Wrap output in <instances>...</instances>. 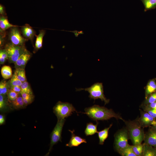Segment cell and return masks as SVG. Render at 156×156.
Returning <instances> with one entry per match:
<instances>
[{"instance_id": "cell-1", "label": "cell", "mask_w": 156, "mask_h": 156, "mask_svg": "<svg viewBox=\"0 0 156 156\" xmlns=\"http://www.w3.org/2000/svg\"><path fill=\"white\" fill-rule=\"evenodd\" d=\"M86 114L91 119L97 121V120H107L114 118L116 119H120L124 121L118 114L115 113L112 109H108L104 107L94 105L84 109Z\"/></svg>"}, {"instance_id": "cell-2", "label": "cell", "mask_w": 156, "mask_h": 156, "mask_svg": "<svg viewBox=\"0 0 156 156\" xmlns=\"http://www.w3.org/2000/svg\"><path fill=\"white\" fill-rule=\"evenodd\" d=\"M124 121L127 126L129 135L133 144H141L144 140L145 134L138 121Z\"/></svg>"}, {"instance_id": "cell-3", "label": "cell", "mask_w": 156, "mask_h": 156, "mask_svg": "<svg viewBox=\"0 0 156 156\" xmlns=\"http://www.w3.org/2000/svg\"><path fill=\"white\" fill-rule=\"evenodd\" d=\"M53 111L57 120L64 119L70 116L76 110L72 104L68 102H57L53 108Z\"/></svg>"}, {"instance_id": "cell-4", "label": "cell", "mask_w": 156, "mask_h": 156, "mask_svg": "<svg viewBox=\"0 0 156 156\" xmlns=\"http://www.w3.org/2000/svg\"><path fill=\"white\" fill-rule=\"evenodd\" d=\"M77 91L84 90L88 91L89 93V97L91 99L95 101L96 99H99L101 101L104 102L105 104L108 103L109 100L107 99L104 94L103 88V84L101 83H96L90 87L85 88H76Z\"/></svg>"}, {"instance_id": "cell-5", "label": "cell", "mask_w": 156, "mask_h": 156, "mask_svg": "<svg viewBox=\"0 0 156 156\" xmlns=\"http://www.w3.org/2000/svg\"><path fill=\"white\" fill-rule=\"evenodd\" d=\"M5 49L8 55L9 62L13 63L27 51L23 46L16 45L12 43L6 44Z\"/></svg>"}, {"instance_id": "cell-6", "label": "cell", "mask_w": 156, "mask_h": 156, "mask_svg": "<svg viewBox=\"0 0 156 156\" xmlns=\"http://www.w3.org/2000/svg\"><path fill=\"white\" fill-rule=\"evenodd\" d=\"M129 134L127 130H122L115 134L114 146L117 151L120 153L129 145L128 144Z\"/></svg>"}, {"instance_id": "cell-7", "label": "cell", "mask_w": 156, "mask_h": 156, "mask_svg": "<svg viewBox=\"0 0 156 156\" xmlns=\"http://www.w3.org/2000/svg\"><path fill=\"white\" fill-rule=\"evenodd\" d=\"M65 119L57 120V124L51 135V141L48 154L51 151L53 146L58 142H61V134Z\"/></svg>"}, {"instance_id": "cell-8", "label": "cell", "mask_w": 156, "mask_h": 156, "mask_svg": "<svg viewBox=\"0 0 156 156\" xmlns=\"http://www.w3.org/2000/svg\"><path fill=\"white\" fill-rule=\"evenodd\" d=\"M16 27L12 28L9 33V39L12 44L17 46H23L26 40L22 36Z\"/></svg>"}, {"instance_id": "cell-9", "label": "cell", "mask_w": 156, "mask_h": 156, "mask_svg": "<svg viewBox=\"0 0 156 156\" xmlns=\"http://www.w3.org/2000/svg\"><path fill=\"white\" fill-rule=\"evenodd\" d=\"M140 117L138 120L142 127H147L153 125L155 119L152 117L148 113L140 110Z\"/></svg>"}, {"instance_id": "cell-10", "label": "cell", "mask_w": 156, "mask_h": 156, "mask_svg": "<svg viewBox=\"0 0 156 156\" xmlns=\"http://www.w3.org/2000/svg\"><path fill=\"white\" fill-rule=\"evenodd\" d=\"M144 143L156 148V130L151 127L145 134Z\"/></svg>"}, {"instance_id": "cell-11", "label": "cell", "mask_w": 156, "mask_h": 156, "mask_svg": "<svg viewBox=\"0 0 156 156\" xmlns=\"http://www.w3.org/2000/svg\"><path fill=\"white\" fill-rule=\"evenodd\" d=\"M31 55L27 51L22 54L14 63L16 69H25L26 65L30 59Z\"/></svg>"}, {"instance_id": "cell-12", "label": "cell", "mask_w": 156, "mask_h": 156, "mask_svg": "<svg viewBox=\"0 0 156 156\" xmlns=\"http://www.w3.org/2000/svg\"><path fill=\"white\" fill-rule=\"evenodd\" d=\"M71 134V137L69 142L66 144V146L70 147L78 146L82 143H86V140L74 133V130H69Z\"/></svg>"}, {"instance_id": "cell-13", "label": "cell", "mask_w": 156, "mask_h": 156, "mask_svg": "<svg viewBox=\"0 0 156 156\" xmlns=\"http://www.w3.org/2000/svg\"><path fill=\"white\" fill-rule=\"evenodd\" d=\"M156 79H152L147 83L145 89V99L151 94L156 92Z\"/></svg>"}, {"instance_id": "cell-14", "label": "cell", "mask_w": 156, "mask_h": 156, "mask_svg": "<svg viewBox=\"0 0 156 156\" xmlns=\"http://www.w3.org/2000/svg\"><path fill=\"white\" fill-rule=\"evenodd\" d=\"M98 124L97 121L96 124H94L91 122L87 123L84 131L86 136L92 135L97 133V126Z\"/></svg>"}, {"instance_id": "cell-15", "label": "cell", "mask_w": 156, "mask_h": 156, "mask_svg": "<svg viewBox=\"0 0 156 156\" xmlns=\"http://www.w3.org/2000/svg\"><path fill=\"white\" fill-rule=\"evenodd\" d=\"M112 125V124L108 127L106 128L103 130L97 132L99 139V144L100 145L103 144L105 141L108 137L109 130Z\"/></svg>"}, {"instance_id": "cell-16", "label": "cell", "mask_w": 156, "mask_h": 156, "mask_svg": "<svg viewBox=\"0 0 156 156\" xmlns=\"http://www.w3.org/2000/svg\"><path fill=\"white\" fill-rule=\"evenodd\" d=\"M21 31L24 36L28 39L32 40L35 34V33L32 28L29 26L26 25L22 27Z\"/></svg>"}, {"instance_id": "cell-17", "label": "cell", "mask_w": 156, "mask_h": 156, "mask_svg": "<svg viewBox=\"0 0 156 156\" xmlns=\"http://www.w3.org/2000/svg\"><path fill=\"white\" fill-rule=\"evenodd\" d=\"M143 156H156V148L143 144Z\"/></svg>"}, {"instance_id": "cell-18", "label": "cell", "mask_w": 156, "mask_h": 156, "mask_svg": "<svg viewBox=\"0 0 156 156\" xmlns=\"http://www.w3.org/2000/svg\"><path fill=\"white\" fill-rule=\"evenodd\" d=\"M10 103H11L13 107L16 109L23 108L26 106L23 101V98L20 94L16 99Z\"/></svg>"}, {"instance_id": "cell-19", "label": "cell", "mask_w": 156, "mask_h": 156, "mask_svg": "<svg viewBox=\"0 0 156 156\" xmlns=\"http://www.w3.org/2000/svg\"><path fill=\"white\" fill-rule=\"evenodd\" d=\"M143 3L144 7V11H146L156 8V0H140Z\"/></svg>"}, {"instance_id": "cell-20", "label": "cell", "mask_w": 156, "mask_h": 156, "mask_svg": "<svg viewBox=\"0 0 156 156\" xmlns=\"http://www.w3.org/2000/svg\"><path fill=\"white\" fill-rule=\"evenodd\" d=\"M1 73L3 77L5 79L11 78L12 76V68L8 66H3L1 68Z\"/></svg>"}, {"instance_id": "cell-21", "label": "cell", "mask_w": 156, "mask_h": 156, "mask_svg": "<svg viewBox=\"0 0 156 156\" xmlns=\"http://www.w3.org/2000/svg\"><path fill=\"white\" fill-rule=\"evenodd\" d=\"M16 26L10 23L8 19L5 17L3 16L0 17V27L2 30H5L10 28Z\"/></svg>"}, {"instance_id": "cell-22", "label": "cell", "mask_w": 156, "mask_h": 156, "mask_svg": "<svg viewBox=\"0 0 156 156\" xmlns=\"http://www.w3.org/2000/svg\"><path fill=\"white\" fill-rule=\"evenodd\" d=\"M45 33V31L41 30L40 31L39 34L37 36L35 44V48L36 50H38L42 47L43 37Z\"/></svg>"}, {"instance_id": "cell-23", "label": "cell", "mask_w": 156, "mask_h": 156, "mask_svg": "<svg viewBox=\"0 0 156 156\" xmlns=\"http://www.w3.org/2000/svg\"><path fill=\"white\" fill-rule=\"evenodd\" d=\"M14 74L22 82L27 81L25 69H16Z\"/></svg>"}, {"instance_id": "cell-24", "label": "cell", "mask_w": 156, "mask_h": 156, "mask_svg": "<svg viewBox=\"0 0 156 156\" xmlns=\"http://www.w3.org/2000/svg\"><path fill=\"white\" fill-rule=\"evenodd\" d=\"M133 152L136 156H143L144 151V145L141 144L131 146Z\"/></svg>"}, {"instance_id": "cell-25", "label": "cell", "mask_w": 156, "mask_h": 156, "mask_svg": "<svg viewBox=\"0 0 156 156\" xmlns=\"http://www.w3.org/2000/svg\"><path fill=\"white\" fill-rule=\"evenodd\" d=\"M10 89L8 83L3 80L0 83V94L6 96L7 95L8 92Z\"/></svg>"}, {"instance_id": "cell-26", "label": "cell", "mask_w": 156, "mask_h": 156, "mask_svg": "<svg viewBox=\"0 0 156 156\" xmlns=\"http://www.w3.org/2000/svg\"><path fill=\"white\" fill-rule=\"evenodd\" d=\"M20 94V93H17L10 88L7 93L8 101L10 102L14 101Z\"/></svg>"}, {"instance_id": "cell-27", "label": "cell", "mask_w": 156, "mask_h": 156, "mask_svg": "<svg viewBox=\"0 0 156 156\" xmlns=\"http://www.w3.org/2000/svg\"><path fill=\"white\" fill-rule=\"evenodd\" d=\"M122 156H136L133 152L131 146L129 145L120 153Z\"/></svg>"}, {"instance_id": "cell-28", "label": "cell", "mask_w": 156, "mask_h": 156, "mask_svg": "<svg viewBox=\"0 0 156 156\" xmlns=\"http://www.w3.org/2000/svg\"><path fill=\"white\" fill-rule=\"evenodd\" d=\"M20 87L21 91L33 94L31 87L27 81L23 82Z\"/></svg>"}, {"instance_id": "cell-29", "label": "cell", "mask_w": 156, "mask_h": 156, "mask_svg": "<svg viewBox=\"0 0 156 156\" xmlns=\"http://www.w3.org/2000/svg\"><path fill=\"white\" fill-rule=\"evenodd\" d=\"M8 60L7 53L5 49H1L0 51V64H3Z\"/></svg>"}, {"instance_id": "cell-30", "label": "cell", "mask_w": 156, "mask_h": 156, "mask_svg": "<svg viewBox=\"0 0 156 156\" xmlns=\"http://www.w3.org/2000/svg\"><path fill=\"white\" fill-rule=\"evenodd\" d=\"M22 82L19 80L13 74L9 83V86H20Z\"/></svg>"}, {"instance_id": "cell-31", "label": "cell", "mask_w": 156, "mask_h": 156, "mask_svg": "<svg viewBox=\"0 0 156 156\" xmlns=\"http://www.w3.org/2000/svg\"><path fill=\"white\" fill-rule=\"evenodd\" d=\"M156 101V92L149 95L144 102V105H146Z\"/></svg>"}, {"instance_id": "cell-32", "label": "cell", "mask_w": 156, "mask_h": 156, "mask_svg": "<svg viewBox=\"0 0 156 156\" xmlns=\"http://www.w3.org/2000/svg\"><path fill=\"white\" fill-rule=\"evenodd\" d=\"M5 96L0 94V109L2 111L5 109L7 105Z\"/></svg>"}, {"instance_id": "cell-33", "label": "cell", "mask_w": 156, "mask_h": 156, "mask_svg": "<svg viewBox=\"0 0 156 156\" xmlns=\"http://www.w3.org/2000/svg\"><path fill=\"white\" fill-rule=\"evenodd\" d=\"M144 111L148 113L152 117L156 119V109L144 107Z\"/></svg>"}, {"instance_id": "cell-34", "label": "cell", "mask_w": 156, "mask_h": 156, "mask_svg": "<svg viewBox=\"0 0 156 156\" xmlns=\"http://www.w3.org/2000/svg\"><path fill=\"white\" fill-rule=\"evenodd\" d=\"M23 99H28L34 98L33 94H31L27 93L21 91L20 93Z\"/></svg>"}, {"instance_id": "cell-35", "label": "cell", "mask_w": 156, "mask_h": 156, "mask_svg": "<svg viewBox=\"0 0 156 156\" xmlns=\"http://www.w3.org/2000/svg\"><path fill=\"white\" fill-rule=\"evenodd\" d=\"M10 88L11 89L15 92L20 94L21 91L20 86H9Z\"/></svg>"}, {"instance_id": "cell-36", "label": "cell", "mask_w": 156, "mask_h": 156, "mask_svg": "<svg viewBox=\"0 0 156 156\" xmlns=\"http://www.w3.org/2000/svg\"><path fill=\"white\" fill-rule=\"evenodd\" d=\"M144 107L156 109V101L146 105H144Z\"/></svg>"}, {"instance_id": "cell-37", "label": "cell", "mask_w": 156, "mask_h": 156, "mask_svg": "<svg viewBox=\"0 0 156 156\" xmlns=\"http://www.w3.org/2000/svg\"><path fill=\"white\" fill-rule=\"evenodd\" d=\"M34 98L28 99H23V101L26 106L31 104L33 101Z\"/></svg>"}, {"instance_id": "cell-38", "label": "cell", "mask_w": 156, "mask_h": 156, "mask_svg": "<svg viewBox=\"0 0 156 156\" xmlns=\"http://www.w3.org/2000/svg\"><path fill=\"white\" fill-rule=\"evenodd\" d=\"M5 118L3 115L2 114L0 115V125H1L5 122Z\"/></svg>"}, {"instance_id": "cell-39", "label": "cell", "mask_w": 156, "mask_h": 156, "mask_svg": "<svg viewBox=\"0 0 156 156\" xmlns=\"http://www.w3.org/2000/svg\"><path fill=\"white\" fill-rule=\"evenodd\" d=\"M4 8L2 5H0V13L1 14H3L4 13Z\"/></svg>"}, {"instance_id": "cell-40", "label": "cell", "mask_w": 156, "mask_h": 156, "mask_svg": "<svg viewBox=\"0 0 156 156\" xmlns=\"http://www.w3.org/2000/svg\"><path fill=\"white\" fill-rule=\"evenodd\" d=\"M152 127L156 130V119L155 120L154 125L151 126Z\"/></svg>"}]
</instances>
